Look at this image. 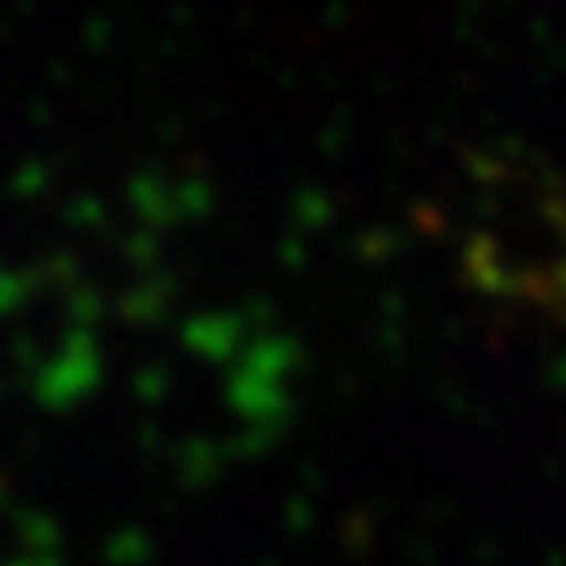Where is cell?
<instances>
[{
  "label": "cell",
  "instance_id": "1",
  "mask_svg": "<svg viewBox=\"0 0 566 566\" xmlns=\"http://www.w3.org/2000/svg\"><path fill=\"white\" fill-rule=\"evenodd\" d=\"M476 218L468 232L472 264L491 289L528 293L534 303L566 307V199L538 180L534 161H491L472 185Z\"/></svg>",
  "mask_w": 566,
  "mask_h": 566
}]
</instances>
